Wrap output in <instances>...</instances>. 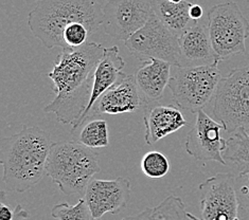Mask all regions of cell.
<instances>
[{
    "label": "cell",
    "mask_w": 249,
    "mask_h": 220,
    "mask_svg": "<svg viewBox=\"0 0 249 220\" xmlns=\"http://www.w3.org/2000/svg\"><path fill=\"white\" fill-rule=\"evenodd\" d=\"M104 52V47L97 43L62 49L48 74L55 98L44 108L46 114L55 115L63 124L73 125L79 120L90 100L93 73Z\"/></svg>",
    "instance_id": "cell-1"
},
{
    "label": "cell",
    "mask_w": 249,
    "mask_h": 220,
    "mask_svg": "<svg viewBox=\"0 0 249 220\" xmlns=\"http://www.w3.org/2000/svg\"><path fill=\"white\" fill-rule=\"evenodd\" d=\"M53 143L50 135L36 126H22L19 133L2 138L3 187L8 192L25 193L39 183L47 175L46 164Z\"/></svg>",
    "instance_id": "cell-2"
},
{
    "label": "cell",
    "mask_w": 249,
    "mask_h": 220,
    "mask_svg": "<svg viewBox=\"0 0 249 220\" xmlns=\"http://www.w3.org/2000/svg\"><path fill=\"white\" fill-rule=\"evenodd\" d=\"M83 22L93 33L103 25V9L97 0H36L28 16V26L47 49L66 48L64 30Z\"/></svg>",
    "instance_id": "cell-3"
},
{
    "label": "cell",
    "mask_w": 249,
    "mask_h": 220,
    "mask_svg": "<svg viewBox=\"0 0 249 220\" xmlns=\"http://www.w3.org/2000/svg\"><path fill=\"white\" fill-rule=\"evenodd\" d=\"M100 170L98 154L80 141L52 144L46 172L64 195H85L88 184Z\"/></svg>",
    "instance_id": "cell-4"
},
{
    "label": "cell",
    "mask_w": 249,
    "mask_h": 220,
    "mask_svg": "<svg viewBox=\"0 0 249 220\" xmlns=\"http://www.w3.org/2000/svg\"><path fill=\"white\" fill-rule=\"evenodd\" d=\"M221 79L217 62L197 66H180L175 67L168 87L176 106L197 114L215 96Z\"/></svg>",
    "instance_id": "cell-5"
},
{
    "label": "cell",
    "mask_w": 249,
    "mask_h": 220,
    "mask_svg": "<svg viewBox=\"0 0 249 220\" xmlns=\"http://www.w3.org/2000/svg\"><path fill=\"white\" fill-rule=\"evenodd\" d=\"M213 116L229 134L249 128V64L232 69L219 81Z\"/></svg>",
    "instance_id": "cell-6"
},
{
    "label": "cell",
    "mask_w": 249,
    "mask_h": 220,
    "mask_svg": "<svg viewBox=\"0 0 249 220\" xmlns=\"http://www.w3.org/2000/svg\"><path fill=\"white\" fill-rule=\"evenodd\" d=\"M208 30L218 62L246 52L249 21L233 1L219 3L208 11Z\"/></svg>",
    "instance_id": "cell-7"
},
{
    "label": "cell",
    "mask_w": 249,
    "mask_h": 220,
    "mask_svg": "<svg viewBox=\"0 0 249 220\" xmlns=\"http://www.w3.org/2000/svg\"><path fill=\"white\" fill-rule=\"evenodd\" d=\"M124 45L130 54L142 62L157 58L173 67L181 66L178 36L163 25L155 12L143 27L124 41Z\"/></svg>",
    "instance_id": "cell-8"
},
{
    "label": "cell",
    "mask_w": 249,
    "mask_h": 220,
    "mask_svg": "<svg viewBox=\"0 0 249 220\" xmlns=\"http://www.w3.org/2000/svg\"><path fill=\"white\" fill-rule=\"evenodd\" d=\"M203 220H239V198L235 177L218 172L199 184Z\"/></svg>",
    "instance_id": "cell-9"
},
{
    "label": "cell",
    "mask_w": 249,
    "mask_h": 220,
    "mask_svg": "<svg viewBox=\"0 0 249 220\" xmlns=\"http://www.w3.org/2000/svg\"><path fill=\"white\" fill-rule=\"evenodd\" d=\"M154 14L153 0H108L103 5L104 32L125 41Z\"/></svg>",
    "instance_id": "cell-10"
},
{
    "label": "cell",
    "mask_w": 249,
    "mask_h": 220,
    "mask_svg": "<svg viewBox=\"0 0 249 220\" xmlns=\"http://www.w3.org/2000/svg\"><path fill=\"white\" fill-rule=\"evenodd\" d=\"M223 129L221 123L213 120L204 110H199L194 126L187 135V152L198 161H215L227 165L223 157L227 145V140L222 136Z\"/></svg>",
    "instance_id": "cell-11"
},
{
    "label": "cell",
    "mask_w": 249,
    "mask_h": 220,
    "mask_svg": "<svg viewBox=\"0 0 249 220\" xmlns=\"http://www.w3.org/2000/svg\"><path fill=\"white\" fill-rule=\"evenodd\" d=\"M130 197V182L119 177L111 180L92 179L86 188L84 198L94 218L105 214H117L124 209Z\"/></svg>",
    "instance_id": "cell-12"
},
{
    "label": "cell",
    "mask_w": 249,
    "mask_h": 220,
    "mask_svg": "<svg viewBox=\"0 0 249 220\" xmlns=\"http://www.w3.org/2000/svg\"><path fill=\"white\" fill-rule=\"evenodd\" d=\"M145 103L136 83L135 75L126 74L114 87L103 93L93 105L88 118L102 115H121L144 108Z\"/></svg>",
    "instance_id": "cell-13"
},
{
    "label": "cell",
    "mask_w": 249,
    "mask_h": 220,
    "mask_svg": "<svg viewBox=\"0 0 249 220\" xmlns=\"http://www.w3.org/2000/svg\"><path fill=\"white\" fill-rule=\"evenodd\" d=\"M119 48L117 46L105 48L104 55L101 59L98 66L93 73V82H92V90L90 100L82 117L72 125L71 133H74L76 129H79L82 124H84L87 120L88 115L92 109L93 105L96 104L99 98L103 93L118 84L126 74L123 72V69L125 67V62L120 55Z\"/></svg>",
    "instance_id": "cell-14"
},
{
    "label": "cell",
    "mask_w": 249,
    "mask_h": 220,
    "mask_svg": "<svg viewBox=\"0 0 249 220\" xmlns=\"http://www.w3.org/2000/svg\"><path fill=\"white\" fill-rule=\"evenodd\" d=\"M143 109L144 140L145 143L150 146L189 125L179 107L153 103L145 105Z\"/></svg>",
    "instance_id": "cell-15"
},
{
    "label": "cell",
    "mask_w": 249,
    "mask_h": 220,
    "mask_svg": "<svg viewBox=\"0 0 249 220\" xmlns=\"http://www.w3.org/2000/svg\"><path fill=\"white\" fill-rule=\"evenodd\" d=\"M179 39L181 66L219 63L211 44L208 25L197 20L183 32Z\"/></svg>",
    "instance_id": "cell-16"
},
{
    "label": "cell",
    "mask_w": 249,
    "mask_h": 220,
    "mask_svg": "<svg viewBox=\"0 0 249 220\" xmlns=\"http://www.w3.org/2000/svg\"><path fill=\"white\" fill-rule=\"evenodd\" d=\"M172 65L161 59L144 61L135 72V79L145 105L157 103L163 97L171 79Z\"/></svg>",
    "instance_id": "cell-17"
},
{
    "label": "cell",
    "mask_w": 249,
    "mask_h": 220,
    "mask_svg": "<svg viewBox=\"0 0 249 220\" xmlns=\"http://www.w3.org/2000/svg\"><path fill=\"white\" fill-rule=\"evenodd\" d=\"M191 4L192 2L189 0L180 3L170 2L169 0H153V8L156 16L178 37L190 26L196 22L189 14Z\"/></svg>",
    "instance_id": "cell-18"
},
{
    "label": "cell",
    "mask_w": 249,
    "mask_h": 220,
    "mask_svg": "<svg viewBox=\"0 0 249 220\" xmlns=\"http://www.w3.org/2000/svg\"><path fill=\"white\" fill-rule=\"evenodd\" d=\"M122 220H203L187 211L181 198L170 195L154 207H146L142 212Z\"/></svg>",
    "instance_id": "cell-19"
},
{
    "label": "cell",
    "mask_w": 249,
    "mask_h": 220,
    "mask_svg": "<svg viewBox=\"0 0 249 220\" xmlns=\"http://www.w3.org/2000/svg\"><path fill=\"white\" fill-rule=\"evenodd\" d=\"M78 141L92 150L108 146L109 135L107 122L102 118L87 122L81 130Z\"/></svg>",
    "instance_id": "cell-20"
},
{
    "label": "cell",
    "mask_w": 249,
    "mask_h": 220,
    "mask_svg": "<svg viewBox=\"0 0 249 220\" xmlns=\"http://www.w3.org/2000/svg\"><path fill=\"white\" fill-rule=\"evenodd\" d=\"M142 172L150 179H161L171 170L170 160L165 154L157 151L145 153L141 160Z\"/></svg>",
    "instance_id": "cell-21"
},
{
    "label": "cell",
    "mask_w": 249,
    "mask_h": 220,
    "mask_svg": "<svg viewBox=\"0 0 249 220\" xmlns=\"http://www.w3.org/2000/svg\"><path fill=\"white\" fill-rule=\"evenodd\" d=\"M51 216L56 220H98L93 217L85 198H81L73 205L67 202L55 204L51 210Z\"/></svg>",
    "instance_id": "cell-22"
},
{
    "label": "cell",
    "mask_w": 249,
    "mask_h": 220,
    "mask_svg": "<svg viewBox=\"0 0 249 220\" xmlns=\"http://www.w3.org/2000/svg\"><path fill=\"white\" fill-rule=\"evenodd\" d=\"M235 187L239 198V220H249V165L234 169Z\"/></svg>",
    "instance_id": "cell-23"
},
{
    "label": "cell",
    "mask_w": 249,
    "mask_h": 220,
    "mask_svg": "<svg viewBox=\"0 0 249 220\" xmlns=\"http://www.w3.org/2000/svg\"><path fill=\"white\" fill-rule=\"evenodd\" d=\"M92 32L85 23L74 22L67 26L64 30L63 38L66 45L65 49H76L84 46L87 43L88 37L90 36Z\"/></svg>",
    "instance_id": "cell-24"
},
{
    "label": "cell",
    "mask_w": 249,
    "mask_h": 220,
    "mask_svg": "<svg viewBox=\"0 0 249 220\" xmlns=\"http://www.w3.org/2000/svg\"><path fill=\"white\" fill-rule=\"evenodd\" d=\"M189 14H190V17L195 21L197 20H200L201 17H203L204 15V9L200 7L199 4H194L192 3L191 7H190V10H189Z\"/></svg>",
    "instance_id": "cell-25"
},
{
    "label": "cell",
    "mask_w": 249,
    "mask_h": 220,
    "mask_svg": "<svg viewBox=\"0 0 249 220\" xmlns=\"http://www.w3.org/2000/svg\"><path fill=\"white\" fill-rule=\"evenodd\" d=\"M14 218V212L8 205L1 203L0 206V220H12Z\"/></svg>",
    "instance_id": "cell-26"
},
{
    "label": "cell",
    "mask_w": 249,
    "mask_h": 220,
    "mask_svg": "<svg viewBox=\"0 0 249 220\" xmlns=\"http://www.w3.org/2000/svg\"><path fill=\"white\" fill-rule=\"evenodd\" d=\"M170 2H173V3H180L182 1H185V0H169Z\"/></svg>",
    "instance_id": "cell-27"
}]
</instances>
